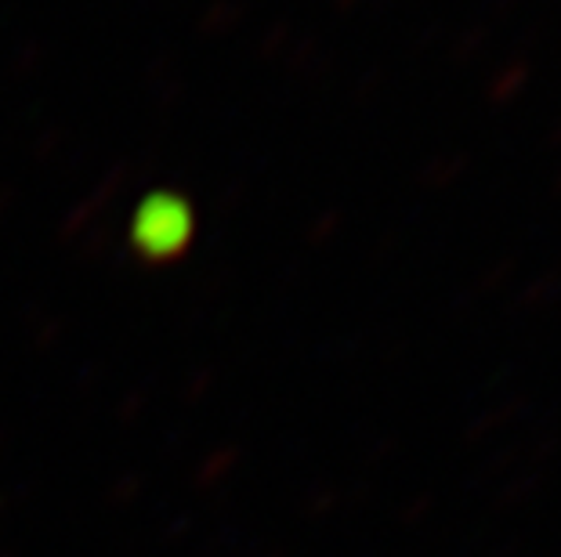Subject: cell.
I'll list each match as a JSON object with an SVG mask.
<instances>
[{"instance_id":"obj_1","label":"cell","mask_w":561,"mask_h":557,"mask_svg":"<svg viewBox=\"0 0 561 557\" xmlns=\"http://www.w3.org/2000/svg\"><path fill=\"white\" fill-rule=\"evenodd\" d=\"M138 246L152 257H171L188 240V210L178 207L171 196H157L138 214Z\"/></svg>"}]
</instances>
